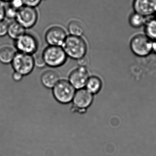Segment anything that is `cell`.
I'll use <instances>...</instances> for the list:
<instances>
[{
	"label": "cell",
	"mask_w": 156,
	"mask_h": 156,
	"mask_svg": "<svg viewBox=\"0 0 156 156\" xmlns=\"http://www.w3.org/2000/svg\"><path fill=\"white\" fill-rule=\"evenodd\" d=\"M62 47L68 57L79 60L87 54L88 46L82 36L68 35Z\"/></svg>",
	"instance_id": "1"
},
{
	"label": "cell",
	"mask_w": 156,
	"mask_h": 156,
	"mask_svg": "<svg viewBox=\"0 0 156 156\" xmlns=\"http://www.w3.org/2000/svg\"><path fill=\"white\" fill-rule=\"evenodd\" d=\"M153 41L144 33L134 35L130 39V49L133 54L140 58H145L153 53Z\"/></svg>",
	"instance_id": "2"
},
{
	"label": "cell",
	"mask_w": 156,
	"mask_h": 156,
	"mask_svg": "<svg viewBox=\"0 0 156 156\" xmlns=\"http://www.w3.org/2000/svg\"><path fill=\"white\" fill-rule=\"evenodd\" d=\"M41 56L45 65L52 68L63 66L68 58L62 46H48L44 49Z\"/></svg>",
	"instance_id": "3"
},
{
	"label": "cell",
	"mask_w": 156,
	"mask_h": 156,
	"mask_svg": "<svg viewBox=\"0 0 156 156\" xmlns=\"http://www.w3.org/2000/svg\"><path fill=\"white\" fill-rule=\"evenodd\" d=\"M55 99L62 104L72 102L76 89L66 80H60L52 89Z\"/></svg>",
	"instance_id": "4"
},
{
	"label": "cell",
	"mask_w": 156,
	"mask_h": 156,
	"mask_svg": "<svg viewBox=\"0 0 156 156\" xmlns=\"http://www.w3.org/2000/svg\"><path fill=\"white\" fill-rule=\"evenodd\" d=\"M14 41L13 46L17 52L34 56L38 50V40L30 33L26 32Z\"/></svg>",
	"instance_id": "5"
},
{
	"label": "cell",
	"mask_w": 156,
	"mask_h": 156,
	"mask_svg": "<svg viewBox=\"0 0 156 156\" xmlns=\"http://www.w3.org/2000/svg\"><path fill=\"white\" fill-rule=\"evenodd\" d=\"M16 72L22 75L30 74L35 66L34 57L33 55L16 52L12 62Z\"/></svg>",
	"instance_id": "6"
},
{
	"label": "cell",
	"mask_w": 156,
	"mask_h": 156,
	"mask_svg": "<svg viewBox=\"0 0 156 156\" xmlns=\"http://www.w3.org/2000/svg\"><path fill=\"white\" fill-rule=\"evenodd\" d=\"M38 19V12L36 8L23 5L17 10L15 20L27 30L34 27Z\"/></svg>",
	"instance_id": "7"
},
{
	"label": "cell",
	"mask_w": 156,
	"mask_h": 156,
	"mask_svg": "<svg viewBox=\"0 0 156 156\" xmlns=\"http://www.w3.org/2000/svg\"><path fill=\"white\" fill-rule=\"evenodd\" d=\"M93 100V94L85 88L78 89L72 100L73 109L79 112H83L91 105Z\"/></svg>",
	"instance_id": "8"
},
{
	"label": "cell",
	"mask_w": 156,
	"mask_h": 156,
	"mask_svg": "<svg viewBox=\"0 0 156 156\" xmlns=\"http://www.w3.org/2000/svg\"><path fill=\"white\" fill-rule=\"evenodd\" d=\"M67 36V32L63 27L54 25L46 31L44 38L48 45L62 46Z\"/></svg>",
	"instance_id": "9"
},
{
	"label": "cell",
	"mask_w": 156,
	"mask_h": 156,
	"mask_svg": "<svg viewBox=\"0 0 156 156\" xmlns=\"http://www.w3.org/2000/svg\"><path fill=\"white\" fill-rule=\"evenodd\" d=\"M90 77V73L87 68L79 66L70 72L68 81L76 90L80 89L85 88Z\"/></svg>",
	"instance_id": "10"
},
{
	"label": "cell",
	"mask_w": 156,
	"mask_h": 156,
	"mask_svg": "<svg viewBox=\"0 0 156 156\" xmlns=\"http://www.w3.org/2000/svg\"><path fill=\"white\" fill-rule=\"evenodd\" d=\"M134 12L147 17L155 16L156 0H133Z\"/></svg>",
	"instance_id": "11"
},
{
	"label": "cell",
	"mask_w": 156,
	"mask_h": 156,
	"mask_svg": "<svg viewBox=\"0 0 156 156\" xmlns=\"http://www.w3.org/2000/svg\"><path fill=\"white\" fill-rule=\"evenodd\" d=\"M59 80V74L53 70L45 71L41 75V82L45 88L48 89H53Z\"/></svg>",
	"instance_id": "12"
},
{
	"label": "cell",
	"mask_w": 156,
	"mask_h": 156,
	"mask_svg": "<svg viewBox=\"0 0 156 156\" xmlns=\"http://www.w3.org/2000/svg\"><path fill=\"white\" fill-rule=\"evenodd\" d=\"M17 51L13 45L5 44L0 46V62L7 64L12 63Z\"/></svg>",
	"instance_id": "13"
},
{
	"label": "cell",
	"mask_w": 156,
	"mask_h": 156,
	"mask_svg": "<svg viewBox=\"0 0 156 156\" xmlns=\"http://www.w3.org/2000/svg\"><path fill=\"white\" fill-rule=\"evenodd\" d=\"M26 32V29L15 20L9 22L7 35L14 41L19 38Z\"/></svg>",
	"instance_id": "14"
},
{
	"label": "cell",
	"mask_w": 156,
	"mask_h": 156,
	"mask_svg": "<svg viewBox=\"0 0 156 156\" xmlns=\"http://www.w3.org/2000/svg\"><path fill=\"white\" fill-rule=\"evenodd\" d=\"M102 81L97 76H90L85 85V89L93 95L97 94L102 88Z\"/></svg>",
	"instance_id": "15"
},
{
	"label": "cell",
	"mask_w": 156,
	"mask_h": 156,
	"mask_svg": "<svg viewBox=\"0 0 156 156\" xmlns=\"http://www.w3.org/2000/svg\"><path fill=\"white\" fill-rule=\"evenodd\" d=\"M148 17L133 12L130 14L128 18L129 24L133 28H139L145 24Z\"/></svg>",
	"instance_id": "16"
},
{
	"label": "cell",
	"mask_w": 156,
	"mask_h": 156,
	"mask_svg": "<svg viewBox=\"0 0 156 156\" xmlns=\"http://www.w3.org/2000/svg\"><path fill=\"white\" fill-rule=\"evenodd\" d=\"M144 33L153 41L156 40V17L147 19L144 26Z\"/></svg>",
	"instance_id": "17"
},
{
	"label": "cell",
	"mask_w": 156,
	"mask_h": 156,
	"mask_svg": "<svg viewBox=\"0 0 156 156\" xmlns=\"http://www.w3.org/2000/svg\"><path fill=\"white\" fill-rule=\"evenodd\" d=\"M68 30L69 35L82 36L84 33V28L81 23L76 20H73L69 23Z\"/></svg>",
	"instance_id": "18"
},
{
	"label": "cell",
	"mask_w": 156,
	"mask_h": 156,
	"mask_svg": "<svg viewBox=\"0 0 156 156\" xmlns=\"http://www.w3.org/2000/svg\"><path fill=\"white\" fill-rule=\"evenodd\" d=\"M5 5V18L10 20H15L16 16L17 10L13 7L9 3Z\"/></svg>",
	"instance_id": "19"
},
{
	"label": "cell",
	"mask_w": 156,
	"mask_h": 156,
	"mask_svg": "<svg viewBox=\"0 0 156 156\" xmlns=\"http://www.w3.org/2000/svg\"><path fill=\"white\" fill-rule=\"evenodd\" d=\"M9 22L6 20L0 21V38L4 37L7 35Z\"/></svg>",
	"instance_id": "20"
},
{
	"label": "cell",
	"mask_w": 156,
	"mask_h": 156,
	"mask_svg": "<svg viewBox=\"0 0 156 156\" xmlns=\"http://www.w3.org/2000/svg\"><path fill=\"white\" fill-rule=\"evenodd\" d=\"M24 5L36 8L42 2L43 0H22Z\"/></svg>",
	"instance_id": "21"
},
{
	"label": "cell",
	"mask_w": 156,
	"mask_h": 156,
	"mask_svg": "<svg viewBox=\"0 0 156 156\" xmlns=\"http://www.w3.org/2000/svg\"><path fill=\"white\" fill-rule=\"evenodd\" d=\"M8 3L17 10L24 5L22 0H13Z\"/></svg>",
	"instance_id": "22"
},
{
	"label": "cell",
	"mask_w": 156,
	"mask_h": 156,
	"mask_svg": "<svg viewBox=\"0 0 156 156\" xmlns=\"http://www.w3.org/2000/svg\"><path fill=\"white\" fill-rule=\"evenodd\" d=\"M5 19V5L0 2V21Z\"/></svg>",
	"instance_id": "23"
},
{
	"label": "cell",
	"mask_w": 156,
	"mask_h": 156,
	"mask_svg": "<svg viewBox=\"0 0 156 156\" xmlns=\"http://www.w3.org/2000/svg\"><path fill=\"white\" fill-rule=\"evenodd\" d=\"M22 77H23V75L22 74H20L18 72H16V71L13 75V78L16 81H19L21 80L22 79Z\"/></svg>",
	"instance_id": "24"
},
{
	"label": "cell",
	"mask_w": 156,
	"mask_h": 156,
	"mask_svg": "<svg viewBox=\"0 0 156 156\" xmlns=\"http://www.w3.org/2000/svg\"><path fill=\"white\" fill-rule=\"evenodd\" d=\"M78 62H79V65L80 66H82V67H85V65L87 63V60H86L85 57L81 59L78 60Z\"/></svg>",
	"instance_id": "25"
},
{
	"label": "cell",
	"mask_w": 156,
	"mask_h": 156,
	"mask_svg": "<svg viewBox=\"0 0 156 156\" xmlns=\"http://www.w3.org/2000/svg\"><path fill=\"white\" fill-rule=\"evenodd\" d=\"M153 53H154L156 55V40L153 41Z\"/></svg>",
	"instance_id": "26"
},
{
	"label": "cell",
	"mask_w": 156,
	"mask_h": 156,
	"mask_svg": "<svg viewBox=\"0 0 156 156\" xmlns=\"http://www.w3.org/2000/svg\"><path fill=\"white\" fill-rule=\"evenodd\" d=\"M13 0H0V2H2V3H8L10 2H12Z\"/></svg>",
	"instance_id": "27"
},
{
	"label": "cell",
	"mask_w": 156,
	"mask_h": 156,
	"mask_svg": "<svg viewBox=\"0 0 156 156\" xmlns=\"http://www.w3.org/2000/svg\"><path fill=\"white\" fill-rule=\"evenodd\" d=\"M155 17H156V14L155 16Z\"/></svg>",
	"instance_id": "28"
}]
</instances>
